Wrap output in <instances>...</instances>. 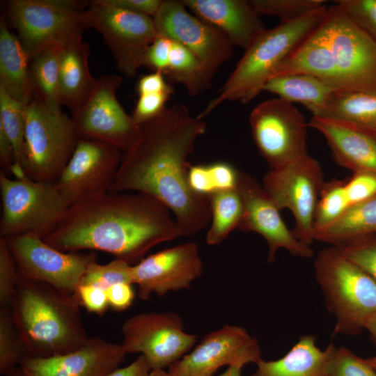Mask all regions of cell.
Returning a JSON list of instances; mask_svg holds the SVG:
<instances>
[{
  "label": "cell",
  "mask_w": 376,
  "mask_h": 376,
  "mask_svg": "<svg viewBox=\"0 0 376 376\" xmlns=\"http://www.w3.org/2000/svg\"><path fill=\"white\" fill-rule=\"evenodd\" d=\"M139 126L136 139L123 152L110 192L151 196L172 211L182 236L201 232L211 220L210 197L189 187L187 158L205 134V123L175 104Z\"/></svg>",
  "instance_id": "obj_1"
},
{
  "label": "cell",
  "mask_w": 376,
  "mask_h": 376,
  "mask_svg": "<svg viewBox=\"0 0 376 376\" xmlns=\"http://www.w3.org/2000/svg\"><path fill=\"white\" fill-rule=\"evenodd\" d=\"M181 236L160 201L139 192H109L70 207L44 240L62 251H102L131 264L157 244Z\"/></svg>",
  "instance_id": "obj_2"
},
{
  "label": "cell",
  "mask_w": 376,
  "mask_h": 376,
  "mask_svg": "<svg viewBox=\"0 0 376 376\" xmlns=\"http://www.w3.org/2000/svg\"><path fill=\"white\" fill-rule=\"evenodd\" d=\"M291 73L315 76L337 90L376 93V41L335 3L272 77Z\"/></svg>",
  "instance_id": "obj_3"
},
{
  "label": "cell",
  "mask_w": 376,
  "mask_h": 376,
  "mask_svg": "<svg viewBox=\"0 0 376 376\" xmlns=\"http://www.w3.org/2000/svg\"><path fill=\"white\" fill-rule=\"evenodd\" d=\"M80 304L75 295L19 279L10 309L29 357L65 354L87 341Z\"/></svg>",
  "instance_id": "obj_4"
},
{
  "label": "cell",
  "mask_w": 376,
  "mask_h": 376,
  "mask_svg": "<svg viewBox=\"0 0 376 376\" xmlns=\"http://www.w3.org/2000/svg\"><path fill=\"white\" fill-rule=\"evenodd\" d=\"M327 10L325 6L301 18L266 29L244 50L217 95L197 116L203 119L226 102L246 103L263 92L277 68L321 22Z\"/></svg>",
  "instance_id": "obj_5"
},
{
  "label": "cell",
  "mask_w": 376,
  "mask_h": 376,
  "mask_svg": "<svg viewBox=\"0 0 376 376\" xmlns=\"http://www.w3.org/2000/svg\"><path fill=\"white\" fill-rule=\"evenodd\" d=\"M314 269L327 306L336 317L334 334L361 332L376 312V281L334 246L319 252Z\"/></svg>",
  "instance_id": "obj_6"
},
{
  "label": "cell",
  "mask_w": 376,
  "mask_h": 376,
  "mask_svg": "<svg viewBox=\"0 0 376 376\" xmlns=\"http://www.w3.org/2000/svg\"><path fill=\"white\" fill-rule=\"evenodd\" d=\"M0 237L34 235L45 240L70 207L55 182L9 177L0 171Z\"/></svg>",
  "instance_id": "obj_7"
},
{
  "label": "cell",
  "mask_w": 376,
  "mask_h": 376,
  "mask_svg": "<svg viewBox=\"0 0 376 376\" xmlns=\"http://www.w3.org/2000/svg\"><path fill=\"white\" fill-rule=\"evenodd\" d=\"M79 139L72 117L49 110L34 97L25 111V176L37 182H55L70 159Z\"/></svg>",
  "instance_id": "obj_8"
},
{
  "label": "cell",
  "mask_w": 376,
  "mask_h": 376,
  "mask_svg": "<svg viewBox=\"0 0 376 376\" xmlns=\"http://www.w3.org/2000/svg\"><path fill=\"white\" fill-rule=\"evenodd\" d=\"M89 1L75 0H9L6 16L31 61L54 45H63L86 29L84 11Z\"/></svg>",
  "instance_id": "obj_9"
},
{
  "label": "cell",
  "mask_w": 376,
  "mask_h": 376,
  "mask_svg": "<svg viewBox=\"0 0 376 376\" xmlns=\"http://www.w3.org/2000/svg\"><path fill=\"white\" fill-rule=\"evenodd\" d=\"M86 29L100 33L118 70L134 77L143 66L146 53L158 36L152 17L90 1L84 11Z\"/></svg>",
  "instance_id": "obj_10"
},
{
  "label": "cell",
  "mask_w": 376,
  "mask_h": 376,
  "mask_svg": "<svg viewBox=\"0 0 376 376\" xmlns=\"http://www.w3.org/2000/svg\"><path fill=\"white\" fill-rule=\"evenodd\" d=\"M324 182L320 163L309 155L271 169L263 178L267 194L280 210L291 211L295 221L292 231L307 245L314 241L315 212Z\"/></svg>",
  "instance_id": "obj_11"
},
{
  "label": "cell",
  "mask_w": 376,
  "mask_h": 376,
  "mask_svg": "<svg viewBox=\"0 0 376 376\" xmlns=\"http://www.w3.org/2000/svg\"><path fill=\"white\" fill-rule=\"evenodd\" d=\"M253 141L271 169L308 155V122L289 102L279 97L256 105L249 116Z\"/></svg>",
  "instance_id": "obj_12"
},
{
  "label": "cell",
  "mask_w": 376,
  "mask_h": 376,
  "mask_svg": "<svg viewBox=\"0 0 376 376\" xmlns=\"http://www.w3.org/2000/svg\"><path fill=\"white\" fill-rule=\"evenodd\" d=\"M4 240L20 279L42 282L70 295H75L86 269L96 261L93 253L62 251L34 235Z\"/></svg>",
  "instance_id": "obj_13"
},
{
  "label": "cell",
  "mask_w": 376,
  "mask_h": 376,
  "mask_svg": "<svg viewBox=\"0 0 376 376\" xmlns=\"http://www.w3.org/2000/svg\"><path fill=\"white\" fill-rule=\"evenodd\" d=\"M122 347L127 354L141 353L152 369H164L189 352L197 336L184 331L183 321L173 312L141 313L121 327Z\"/></svg>",
  "instance_id": "obj_14"
},
{
  "label": "cell",
  "mask_w": 376,
  "mask_h": 376,
  "mask_svg": "<svg viewBox=\"0 0 376 376\" xmlns=\"http://www.w3.org/2000/svg\"><path fill=\"white\" fill-rule=\"evenodd\" d=\"M122 155L113 145L79 137L70 159L54 182L70 207L110 192Z\"/></svg>",
  "instance_id": "obj_15"
},
{
  "label": "cell",
  "mask_w": 376,
  "mask_h": 376,
  "mask_svg": "<svg viewBox=\"0 0 376 376\" xmlns=\"http://www.w3.org/2000/svg\"><path fill=\"white\" fill-rule=\"evenodd\" d=\"M122 81L114 74L98 77L89 97L71 117L79 137L106 142L124 152L136 139L140 126L117 99Z\"/></svg>",
  "instance_id": "obj_16"
},
{
  "label": "cell",
  "mask_w": 376,
  "mask_h": 376,
  "mask_svg": "<svg viewBox=\"0 0 376 376\" xmlns=\"http://www.w3.org/2000/svg\"><path fill=\"white\" fill-rule=\"evenodd\" d=\"M152 19L158 35L189 49L212 76L233 54L228 37L189 13L180 0H163Z\"/></svg>",
  "instance_id": "obj_17"
},
{
  "label": "cell",
  "mask_w": 376,
  "mask_h": 376,
  "mask_svg": "<svg viewBox=\"0 0 376 376\" xmlns=\"http://www.w3.org/2000/svg\"><path fill=\"white\" fill-rule=\"evenodd\" d=\"M261 350L258 340L244 328L224 325L207 334L189 354L169 368L173 376H212L224 366L257 364Z\"/></svg>",
  "instance_id": "obj_18"
},
{
  "label": "cell",
  "mask_w": 376,
  "mask_h": 376,
  "mask_svg": "<svg viewBox=\"0 0 376 376\" xmlns=\"http://www.w3.org/2000/svg\"><path fill=\"white\" fill-rule=\"evenodd\" d=\"M236 189L243 205L237 229L253 231L264 237L268 244V262L274 260L280 249L303 258L313 256L311 246L299 240L288 229L281 217L280 210L254 177L240 171Z\"/></svg>",
  "instance_id": "obj_19"
},
{
  "label": "cell",
  "mask_w": 376,
  "mask_h": 376,
  "mask_svg": "<svg viewBox=\"0 0 376 376\" xmlns=\"http://www.w3.org/2000/svg\"><path fill=\"white\" fill-rule=\"evenodd\" d=\"M203 274V263L196 242H189L163 249L142 258L132 267L133 284L138 295L148 299L171 291L189 289Z\"/></svg>",
  "instance_id": "obj_20"
},
{
  "label": "cell",
  "mask_w": 376,
  "mask_h": 376,
  "mask_svg": "<svg viewBox=\"0 0 376 376\" xmlns=\"http://www.w3.org/2000/svg\"><path fill=\"white\" fill-rule=\"evenodd\" d=\"M126 354L122 345L93 337L75 351L49 358L28 357L20 366L31 376H107L119 368Z\"/></svg>",
  "instance_id": "obj_21"
},
{
  "label": "cell",
  "mask_w": 376,
  "mask_h": 376,
  "mask_svg": "<svg viewBox=\"0 0 376 376\" xmlns=\"http://www.w3.org/2000/svg\"><path fill=\"white\" fill-rule=\"evenodd\" d=\"M180 1L192 14L219 29L233 46L244 50L266 29L250 1Z\"/></svg>",
  "instance_id": "obj_22"
},
{
  "label": "cell",
  "mask_w": 376,
  "mask_h": 376,
  "mask_svg": "<svg viewBox=\"0 0 376 376\" xmlns=\"http://www.w3.org/2000/svg\"><path fill=\"white\" fill-rule=\"evenodd\" d=\"M308 126L320 132L336 162L355 172H376V139L343 123L312 116Z\"/></svg>",
  "instance_id": "obj_23"
},
{
  "label": "cell",
  "mask_w": 376,
  "mask_h": 376,
  "mask_svg": "<svg viewBox=\"0 0 376 376\" xmlns=\"http://www.w3.org/2000/svg\"><path fill=\"white\" fill-rule=\"evenodd\" d=\"M88 45L78 36L62 45L59 58V97L72 114L89 97L96 84L88 68Z\"/></svg>",
  "instance_id": "obj_24"
},
{
  "label": "cell",
  "mask_w": 376,
  "mask_h": 376,
  "mask_svg": "<svg viewBox=\"0 0 376 376\" xmlns=\"http://www.w3.org/2000/svg\"><path fill=\"white\" fill-rule=\"evenodd\" d=\"M316 338L308 334L300 337L281 358L260 360L249 376H325L330 358L336 347L330 343L324 350L316 345Z\"/></svg>",
  "instance_id": "obj_25"
},
{
  "label": "cell",
  "mask_w": 376,
  "mask_h": 376,
  "mask_svg": "<svg viewBox=\"0 0 376 376\" xmlns=\"http://www.w3.org/2000/svg\"><path fill=\"white\" fill-rule=\"evenodd\" d=\"M30 61L16 34L8 29L6 13L0 17V87L26 106L34 98Z\"/></svg>",
  "instance_id": "obj_26"
},
{
  "label": "cell",
  "mask_w": 376,
  "mask_h": 376,
  "mask_svg": "<svg viewBox=\"0 0 376 376\" xmlns=\"http://www.w3.org/2000/svg\"><path fill=\"white\" fill-rule=\"evenodd\" d=\"M313 116L343 123L376 139V93L336 91Z\"/></svg>",
  "instance_id": "obj_27"
},
{
  "label": "cell",
  "mask_w": 376,
  "mask_h": 376,
  "mask_svg": "<svg viewBox=\"0 0 376 376\" xmlns=\"http://www.w3.org/2000/svg\"><path fill=\"white\" fill-rule=\"evenodd\" d=\"M336 91L338 90L322 79L305 73L272 77L263 89L287 102L301 104L313 116L320 111Z\"/></svg>",
  "instance_id": "obj_28"
},
{
  "label": "cell",
  "mask_w": 376,
  "mask_h": 376,
  "mask_svg": "<svg viewBox=\"0 0 376 376\" xmlns=\"http://www.w3.org/2000/svg\"><path fill=\"white\" fill-rule=\"evenodd\" d=\"M376 233V196L350 206L334 222L315 231L314 240L339 246Z\"/></svg>",
  "instance_id": "obj_29"
},
{
  "label": "cell",
  "mask_w": 376,
  "mask_h": 376,
  "mask_svg": "<svg viewBox=\"0 0 376 376\" xmlns=\"http://www.w3.org/2000/svg\"><path fill=\"white\" fill-rule=\"evenodd\" d=\"M62 45H54L39 52L31 61L30 79L34 97L49 110L61 112L59 58Z\"/></svg>",
  "instance_id": "obj_30"
},
{
  "label": "cell",
  "mask_w": 376,
  "mask_h": 376,
  "mask_svg": "<svg viewBox=\"0 0 376 376\" xmlns=\"http://www.w3.org/2000/svg\"><path fill=\"white\" fill-rule=\"evenodd\" d=\"M166 75L182 84L191 96H196L210 88L213 77L192 52L173 40Z\"/></svg>",
  "instance_id": "obj_31"
},
{
  "label": "cell",
  "mask_w": 376,
  "mask_h": 376,
  "mask_svg": "<svg viewBox=\"0 0 376 376\" xmlns=\"http://www.w3.org/2000/svg\"><path fill=\"white\" fill-rule=\"evenodd\" d=\"M210 203L211 224L206 234V242L214 246L221 244L232 230L237 229L242 217L243 205L236 189L212 194L210 196Z\"/></svg>",
  "instance_id": "obj_32"
},
{
  "label": "cell",
  "mask_w": 376,
  "mask_h": 376,
  "mask_svg": "<svg viewBox=\"0 0 376 376\" xmlns=\"http://www.w3.org/2000/svg\"><path fill=\"white\" fill-rule=\"evenodd\" d=\"M26 106L0 87V129L9 138L13 148L15 164L12 177L25 176L24 152Z\"/></svg>",
  "instance_id": "obj_33"
},
{
  "label": "cell",
  "mask_w": 376,
  "mask_h": 376,
  "mask_svg": "<svg viewBox=\"0 0 376 376\" xmlns=\"http://www.w3.org/2000/svg\"><path fill=\"white\" fill-rule=\"evenodd\" d=\"M239 171L224 162L190 165L188 182L196 194L210 197L219 191L235 189Z\"/></svg>",
  "instance_id": "obj_34"
},
{
  "label": "cell",
  "mask_w": 376,
  "mask_h": 376,
  "mask_svg": "<svg viewBox=\"0 0 376 376\" xmlns=\"http://www.w3.org/2000/svg\"><path fill=\"white\" fill-rule=\"evenodd\" d=\"M28 357L10 308H0V374L3 376L20 366Z\"/></svg>",
  "instance_id": "obj_35"
},
{
  "label": "cell",
  "mask_w": 376,
  "mask_h": 376,
  "mask_svg": "<svg viewBox=\"0 0 376 376\" xmlns=\"http://www.w3.org/2000/svg\"><path fill=\"white\" fill-rule=\"evenodd\" d=\"M350 206L345 181L334 180L324 182L315 212V233L334 222Z\"/></svg>",
  "instance_id": "obj_36"
},
{
  "label": "cell",
  "mask_w": 376,
  "mask_h": 376,
  "mask_svg": "<svg viewBox=\"0 0 376 376\" xmlns=\"http://www.w3.org/2000/svg\"><path fill=\"white\" fill-rule=\"evenodd\" d=\"M131 264L116 258L107 264L91 263L81 278L79 285H91L107 290L120 283L133 284Z\"/></svg>",
  "instance_id": "obj_37"
},
{
  "label": "cell",
  "mask_w": 376,
  "mask_h": 376,
  "mask_svg": "<svg viewBox=\"0 0 376 376\" xmlns=\"http://www.w3.org/2000/svg\"><path fill=\"white\" fill-rule=\"evenodd\" d=\"M253 8L261 17L273 16L281 22L301 18L323 6L324 0H251Z\"/></svg>",
  "instance_id": "obj_38"
},
{
  "label": "cell",
  "mask_w": 376,
  "mask_h": 376,
  "mask_svg": "<svg viewBox=\"0 0 376 376\" xmlns=\"http://www.w3.org/2000/svg\"><path fill=\"white\" fill-rule=\"evenodd\" d=\"M325 376H376V370L345 347H336L328 363Z\"/></svg>",
  "instance_id": "obj_39"
},
{
  "label": "cell",
  "mask_w": 376,
  "mask_h": 376,
  "mask_svg": "<svg viewBox=\"0 0 376 376\" xmlns=\"http://www.w3.org/2000/svg\"><path fill=\"white\" fill-rule=\"evenodd\" d=\"M19 281L6 240L0 237V308H10Z\"/></svg>",
  "instance_id": "obj_40"
},
{
  "label": "cell",
  "mask_w": 376,
  "mask_h": 376,
  "mask_svg": "<svg viewBox=\"0 0 376 376\" xmlns=\"http://www.w3.org/2000/svg\"><path fill=\"white\" fill-rule=\"evenodd\" d=\"M335 3L376 41V0H338Z\"/></svg>",
  "instance_id": "obj_41"
},
{
  "label": "cell",
  "mask_w": 376,
  "mask_h": 376,
  "mask_svg": "<svg viewBox=\"0 0 376 376\" xmlns=\"http://www.w3.org/2000/svg\"><path fill=\"white\" fill-rule=\"evenodd\" d=\"M336 247L376 281V241L364 239Z\"/></svg>",
  "instance_id": "obj_42"
},
{
  "label": "cell",
  "mask_w": 376,
  "mask_h": 376,
  "mask_svg": "<svg viewBox=\"0 0 376 376\" xmlns=\"http://www.w3.org/2000/svg\"><path fill=\"white\" fill-rule=\"evenodd\" d=\"M173 93L171 91L139 95L132 115L134 121L140 125L159 116L166 109V104Z\"/></svg>",
  "instance_id": "obj_43"
},
{
  "label": "cell",
  "mask_w": 376,
  "mask_h": 376,
  "mask_svg": "<svg viewBox=\"0 0 376 376\" xmlns=\"http://www.w3.org/2000/svg\"><path fill=\"white\" fill-rule=\"evenodd\" d=\"M345 189L350 206L376 196V172L359 171L347 182Z\"/></svg>",
  "instance_id": "obj_44"
},
{
  "label": "cell",
  "mask_w": 376,
  "mask_h": 376,
  "mask_svg": "<svg viewBox=\"0 0 376 376\" xmlns=\"http://www.w3.org/2000/svg\"><path fill=\"white\" fill-rule=\"evenodd\" d=\"M171 47V39L158 35L146 53L143 65L152 70L153 72H161L166 75Z\"/></svg>",
  "instance_id": "obj_45"
},
{
  "label": "cell",
  "mask_w": 376,
  "mask_h": 376,
  "mask_svg": "<svg viewBox=\"0 0 376 376\" xmlns=\"http://www.w3.org/2000/svg\"><path fill=\"white\" fill-rule=\"evenodd\" d=\"M89 312L102 315L109 306L106 291L91 285H78L75 293Z\"/></svg>",
  "instance_id": "obj_46"
},
{
  "label": "cell",
  "mask_w": 376,
  "mask_h": 376,
  "mask_svg": "<svg viewBox=\"0 0 376 376\" xmlns=\"http://www.w3.org/2000/svg\"><path fill=\"white\" fill-rule=\"evenodd\" d=\"M104 4L153 17L163 0H100Z\"/></svg>",
  "instance_id": "obj_47"
},
{
  "label": "cell",
  "mask_w": 376,
  "mask_h": 376,
  "mask_svg": "<svg viewBox=\"0 0 376 376\" xmlns=\"http://www.w3.org/2000/svg\"><path fill=\"white\" fill-rule=\"evenodd\" d=\"M132 284L120 283L111 286L106 290L109 306L116 311H124L129 308L134 300V292Z\"/></svg>",
  "instance_id": "obj_48"
},
{
  "label": "cell",
  "mask_w": 376,
  "mask_h": 376,
  "mask_svg": "<svg viewBox=\"0 0 376 376\" xmlns=\"http://www.w3.org/2000/svg\"><path fill=\"white\" fill-rule=\"evenodd\" d=\"M164 75L161 72H153L142 76L136 84L139 95L173 91L166 81Z\"/></svg>",
  "instance_id": "obj_49"
},
{
  "label": "cell",
  "mask_w": 376,
  "mask_h": 376,
  "mask_svg": "<svg viewBox=\"0 0 376 376\" xmlns=\"http://www.w3.org/2000/svg\"><path fill=\"white\" fill-rule=\"evenodd\" d=\"M151 368L146 358L141 355L132 363L123 368H118L107 376H147Z\"/></svg>",
  "instance_id": "obj_50"
},
{
  "label": "cell",
  "mask_w": 376,
  "mask_h": 376,
  "mask_svg": "<svg viewBox=\"0 0 376 376\" xmlns=\"http://www.w3.org/2000/svg\"><path fill=\"white\" fill-rule=\"evenodd\" d=\"M365 329L368 331L373 340L376 343V312L369 318Z\"/></svg>",
  "instance_id": "obj_51"
},
{
  "label": "cell",
  "mask_w": 376,
  "mask_h": 376,
  "mask_svg": "<svg viewBox=\"0 0 376 376\" xmlns=\"http://www.w3.org/2000/svg\"><path fill=\"white\" fill-rule=\"evenodd\" d=\"M242 367L240 366H230L221 375L218 376H242L241 370Z\"/></svg>",
  "instance_id": "obj_52"
},
{
  "label": "cell",
  "mask_w": 376,
  "mask_h": 376,
  "mask_svg": "<svg viewBox=\"0 0 376 376\" xmlns=\"http://www.w3.org/2000/svg\"><path fill=\"white\" fill-rule=\"evenodd\" d=\"M3 376H31L21 366H18Z\"/></svg>",
  "instance_id": "obj_53"
},
{
  "label": "cell",
  "mask_w": 376,
  "mask_h": 376,
  "mask_svg": "<svg viewBox=\"0 0 376 376\" xmlns=\"http://www.w3.org/2000/svg\"><path fill=\"white\" fill-rule=\"evenodd\" d=\"M147 376H173L164 369H152Z\"/></svg>",
  "instance_id": "obj_54"
},
{
  "label": "cell",
  "mask_w": 376,
  "mask_h": 376,
  "mask_svg": "<svg viewBox=\"0 0 376 376\" xmlns=\"http://www.w3.org/2000/svg\"><path fill=\"white\" fill-rule=\"evenodd\" d=\"M366 361L371 365V366H375L376 365V355L374 357H371L366 359Z\"/></svg>",
  "instance_id": "obj_55"
},
{
  "label": "cell",
  "mask_w": 376,
  "mask_h": 376,
  "mask_svg": "<svg viewBox=\"0 0 376 376\" xmlns=\"http://www.w3.org/2000/svg\"><path fill=\"white\" fill-rule=\"evenodd\" d=\"M372 366L374 367L375 368V370H376V365L375 366Z\"/></svg>",
  "instance_id": "obj_56"
}]
</instances>
